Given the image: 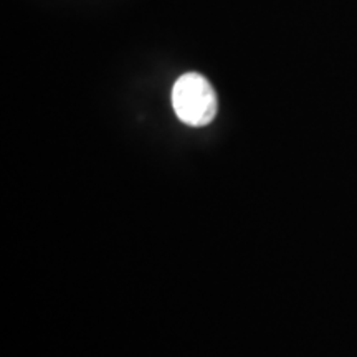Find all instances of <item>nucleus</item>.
Instances as JSON below:
<instances>
[{"label": "nucleus", "mask_w": 357, "mask_h": 357, "mask_svg": "<svg viewBox=\"0 0 357 357\" xmlns=\"http://www.w3.org/2000/svg\"><path fill=\"white\" fill-rule=\"evenodd\" d=\"M172 106L177 118L189 126H205L217 114V95L207 78L199 73H185L172 88Z\"/></svg>", "instance_id": "obj_1"}]
</instances>
